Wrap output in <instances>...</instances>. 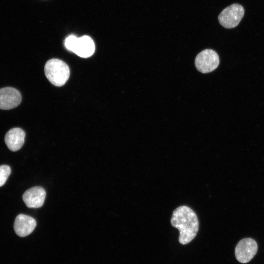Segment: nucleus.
I'll return each mask as SVG.
<instances>
[{
  "instance_id": "obj_5",
  "label": "nucleus",
  "mask_w": 264,
  "mask_h": 264,
  "mask_svg": "<svg viewBox=\"0 0 264 264\" xmlns=\"http://www.w3.org/2000/svg\"><path fill=\"white\" fill-rule=\"evenodd\" d=\"M257 242L252 239L241 240L236 245L235 254L237 260L242 263L249 262L257 252Z\"/></svg>"
},
{
  "instance_id": "obj_7",
  "label": "nucleus",
  "mask_w": 264,
  "mask_h": 264,
  "mask_svg": "<svg viewBox=\"0 0 264 264\" xmlns=\"http://www.w3.org/2000/svg\"><path fill=\"white\" fill-rule=\"evenodd\" d=\"M45 190L40 186L32 187L22 195V199L28 208H39L43 206L45 198Z\"/></svg>"
},
{
  "instance_id": "obj_3",
  "label": "nucleus",
  "mask_w": 264,
  "mask_h": 264,
  "mask_svg": "<svg viewBox=\"0 0 264 264\" xmlns=\"http://www.w3.org/2000/svg\"><path fill=\"white\" fill-rule=\"evenodd\" d=\"M244 10L240 4L234 3L224 9L218 17L221 25L226 28L236 27L243 17Z\"/></svg>"
},
{
  "instance_id": "obj_1",
  "label": "nucleus",
  "mask_w": 264,
  "mask_h": 264,
  "mask_svg": "<svg viewBox=\"0 0 264 264\" xmlns=\"http://www.w3.org/2000/svg\"><path fill=\"white\" fill-rule=\"evenodd\" d=\"M171 223L179 230L178 241L183 245L191 242L198 230L197 216L191 208L186 206H179L173 211Z\"/></svg>"
},
{
  "instance_id": "obj_2",
  "label": "nucleus",
  "mask_w": 264,
  "mask_h": 264,
  "mask_svg": "<svg viewBox=\"0 0 264 264\" xmlns=\"http://www.w3.org/2000/svg\"><path fill=\"white\" fill-rule=\"evenodd\" d=\"M44 73L52 84L61 87L68 80L70 71L66 63L58 59H52L46 63Z\"/></svg>"
},
{
  "instance_id": "obj_10",
  "label": "nucleus",
  "mask_w": 264,
  "mask_h": 264,
  "mask_svg": "<svg viewBox=\"0 0 264 264\" xmlns=\"http://www.w3.org/2000/svg\"><path fill=\"white\" fill-rule=\"evenodd\" d=\"M95 51V44L92 39L89 36H84L78 38L73 52L82 58L91 56Z\"/></svg>"
},
{
  "instance_id": "obj_4",
  "label": "nucleus",
  "mask_w": 264,
  "mask_h": 264,
  "mask_svg": "<svg viewBox=\"0 0 264 264\" xmlns=\"http://www.w3.org/2000/svg\"><path fill=\"white\" fill-rule=\"evenodd\" d=\"M197 69L203 73L210 72L217 68L220 59L214 50L206 49L198 53L195 59Z\"/></svg>"
},
{
  "instance_id": "obj_8",
  "label": "nucleus",
  "mask_w": 264,
  "mask_h": 264,
  "mask_svg": "<svg viewBox=\"0 0 264 264\" xmlns=\"http://www.w3.org/2000/svg\"><path fill=\"white\" fill-rule=\"evenodd\" d=\"M36 220L26 215H18L14 223V229L16 234L24 237L30 234L36 226Z\"/></svg>"
},
{
  "instance_id": "obj_9",
  "label": "nucleus",
  "mask_w": 264,
  "mask_h": 264,
  "mask_svg": "<svg viewBox=\"0 0 264 264\" xmlns=\"http://www.w3.org/2000/svg\"><path fill=\"white\" fill-rule=\"evenodd\" d=\"M25 136V133L22 129L20 128H12L6 133L5 143L10 151L16 152L23 145Z\"/></svg>"
},
{
  "instance_id": "obj_6",
  "label": "nucleus",
  "mask_w": 264,
  "mask_h": 264,
  "mask_svg": "<svg viewBox=\"0 0 264 264\" xmlns=\"http://www.w3.org/2000/svg\"><path fill=\"white\" fill-rule=\"evenodd\" d=\"M22 96L20 91L12 87L0 88V109L10 110L20 105Z\"/></svg>"
},
{
  "instance_id": "obj_12",
  "label": "nucleus",
  "mask_w": 264,
  "mask_h": 264,
  "mask_svg": "<svg viewBox=\"0 0 264 264\" xmlns=\"http://www.w3.org/2000/svg\"><path fill=\"white\" fill-rule=\"evenodd\" d=\"M78 38L74 35H70L67 37L65 41V45L66 47L69 50L73 52Z\"/></svg>"
},
{
  "instance_id": "obj_11",
  "label": "nucleus",
  "mask_w": 264,
  "mask_h": 264,
  "mask_svg": "<svg viewBox=\"0 0 264 264\" xmlns=\"http://www.w3.org/2000/svg\"><path fill=\"white\" fill-rule=\"evenodd\" d=\"M10 174L11 168L8 165L0 166V187L5 184Z\"/></svg>"
}]
</instances>
